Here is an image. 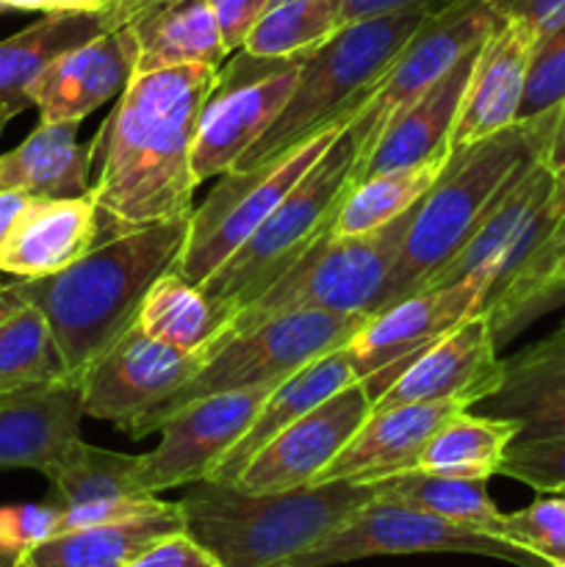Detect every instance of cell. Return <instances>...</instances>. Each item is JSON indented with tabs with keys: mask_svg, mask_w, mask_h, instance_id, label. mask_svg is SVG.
Here are the masks:
<instances>
[{
	"mask_svg": "<svg viewBox=\"0 0 565 567\" xmlns=\"http://www.w3.org/2000/svg\"><path fill=\"white\" fill-rule=\"evenodd\" d=\"M565 100V22L537 39L526 75L524 103L518 120L543 114Z\"/></svg>",
	"mask_w": 565,
	"mask_h": 567,
	"instance_id": "60d3db41",
	"label": "cell"
},
{
	"mask_svg": "<svg viewBox=\"0 0 565 567\" xmlns=\"http://www.w3.org/2000/svg\"><path fill=\"white\" fill-rule=\"evenodd\" d=\"M476 50L463 55L441 81L432 83L413 103L404 105L388 120V125L377 133L366 158L352 172V186L377 172L408 169V166H419L449 153V133L458 120L460 100H463Z\"/></svg>",
	"mask_w": 565,
	"mask_h": 567,
	"instance_id": "d4e9b609",
	"label": "cell"
},
{
	"mask_svg": "<svg viewBox=\"0 0 565 567\" xmlns=\"http://www.w3.org/2000/svg\"><path fill=\"white\" fill-rule=\"evenodd\" d=\"M97 247L92 199H28L0 244V275L37 280L55 275Z\"/></svg>",
	"mask_w": 565,
	"mask_h": 567,
	"instance_id": "484cf974",
	"label": "cell"
},
{
	"mask_svg": "<svg viewBox=\"0 0 565 567\" xmlns=\"http://www.w3.org/2000/svg\"><path fill=\"white\" fill-rule=\"evenodd\" d=\"M515 435H518L515 421L460 410L430 437L415 471L487 482L499 474L504 452Z\"/></svg>",
	"mask_w": 565,
	"mask_h": 567,
	"instance_id": "d6a6232c",
	"label": "cell"
},
{
	"mask_svg": "<svg viewBox=\"0 0 565 567\" xmlns=\"http://www.w3.org/2000/svg\"><path fill=\"white\" fill-rule=\"evenodd\" d=\"M413 208L363 236L332 238L327 230L302 258L294 260L253 302L238 310L230 332L297 310L374 313L377 299L402 249L404 233L413 221Z\"/></svg>",
	"mask_w": 565,
	"mask_h": 567,
	"instance_id": "ba28073f",
	"label": "cell"
},
{
	"mask_svg": "<svg viewBox=\"0 0 565 567\" xmlns=\"http://www.w3.org/2000/svg\"><path fill=\"white\" fill-rule=\"evenodd\" d=\"M83 402L75 382L0 393V468L44 474L81 441Z\"/></svg>",
	"mask_w": 565,
	"mask_h": 567,
	"instance_id": "7402d4cb",
	"label": "cell"
},
{
	"mask_svg": "<svg viewBox=\"0 0 565 567\" xmlns=\"http://www.w3.org/2000/svg\"><path fill=\"white\" fill-rule=\"evenodd\" d=\"M127 567H219L216 559L205 551L199 543H194L186 532L164 537L147 551L138 554Z\"/></svg>",
	"mask_w": 565,
	"mask_h": 567,
	"instance_id": "7bdbcfd3",
	"label": "cell"
},
{
	"mask_svg": "<svg viewBox=\"0 0 565 567\" xmlns=\"http://www.w3.org/2000/svg\"><path fill=\"white\" fill-rule=\"evenodd\" d=\"M22 302H25V299H22L20 282H0V319H6V316H9L11 310L20 308Z\"/></svg>",
	"mask_w": 565,
	"mask_h": 567,
	"instance_id": "681fc988",
	"label": "cell"
},
{
	"mask_svg": "<svg viewBox=\"0 0 565 567\" xmlns=\"http://www.w3.org/2000/svg\"><path fill=\"white\" fill-rule=\"evenodd\" d=\"M446 158L449 153L424 161L419 166H408V169L377 172V175H369L360 183H355L347 192V197H343L336 219H332L330 236H363V233L386 227L388 221L408 214L430 192Z\"/></svg>",
	"mask_w": 565,
	"mask_h": 567,
	"instance_id": "e575fe53",
	"label": "cell"
},
{
	"mask_svg": "<svg viewBox=\"0 0 565 567\" xmlns=\"http://www.w3.org/2000/svg\"><path fill=\"white\" fill-rule=\"evenodd\" d=\"M208 3L214 9L216 22H219L227 50L236 53V50H242L244 39L253 31L255 20L269 0H208Z\"/></svg>",
	"mask_w": 565,
	"mask_h": 567,
	"instance_id": "ee69618b",
	"label": "cell"
},
{
	"mask_svg": "<svg viewBox=\"0 0 565 567\" xmlns=\"http://www.w3.org/2000/svg\"><path fill=\"white\" fill-rule=\"evenodd\" d=\"M502 537L548 565L565 563V496L543 493L530 507L504 515Z\"/></svg>",
	"mask_w": 565,
	"mask_h": 567,
	"instance_id": "f35d334b",
	"label": "cell"
},
{
	"mask_svg": "<svg viewBox=\"0 0 565 567\" xmlns=\"http://www.w3.org/2000/svg\"><path fill=\"white\" fill-rule=\"evenodd\" d=\"M203 363L205 354L177 352L133 324L81 377L83 415L125 430L181 391Z\"/></svg>",
	"mask_w": 565,
	"mask_h": 567,
	"instance_id": "2e32d148",
	"label": "cell"
},
{
	"mask_svg": "<svg viewBox=\"0 0 565 567\" xmlns=\"http://www.w3.org/2000/svg\"><path fill=\"white\" fill-rule=\"evenodd\" d=\"M415 3H438V0H343L341 25L343 22L386 14V11H397V9H404V6H415Z\"/></svg>",
	"mask_w": 565,
	"mask_h": 567,
	"instance_id": "7dc6e473",
	"label": "cell"
},
{
	"mask_svg": "<svg viewBox=\"0 0 565 567\" xmlns=\"http://www.w3.org/2000/svg\"><path fill=\"white\" fill-rule=\"evenodd\" d=\"M136 460L131 454L89 446L83 441L72 443L70 452L53 468L44 471L53 487L50 502L61 509H72L114 498L147 496L136 487Z\"/></svg>",
	"mask_w": 565,
	"mask_h": 567,
	"instance_id": "d590c367",
	"label": "cell"
},
{
	"mask_svg": "<svg viewBox=\"0 0 565 567\" xmlns=\"http://www.w3.org/2000/svg\"><path fill=\"white\" fill-rule=\"evenodd\" d=\"M127 20L53 61L31 92L39 120L81 125L92 111L122 94L136 75V42Z\"/></svg>",
	"mask_w": 565,
	"mask_h": 567,
	"instance_id": "44dd1931",
	"label": "cell"
},
{
	"mask_svg": "<svg viewBox=\"0 0 565 567\" xmlns=\"http://www.w3.org/2000/svg\"><path fill=\"white\" fill-rule=\"evenodd\" d=\"M496 22L499 11L493 0H438L410 42L399 50L363 109L355 114V125L374 144L388 120L441 81L463 55L480 48Z\"/></svg>",
	"mask_w": 565,
	"mask_h": 567,
	"instance_id": "5bb4252c",
	"label": "cell"
},
{
	"mask_svg": "<svg viewBox=\"0 0 565 567\" xmlns=\"http://www.w3.org/2000/svg\"><path fill=\"white\" fill-rule=\"evenodd\" d=\"M491 282L469 277L458 286L419 291L366 319L347 343L355 374L371 402L388 391L408 365H413L432 343L485 308Z\"/></svg>",
	"mask_w": 565,
	"mask_h": 567,
	"instance_id": "7c38bea8",
	"label": "cell"
},
{
	"mask_svg": "<svg viewBox=\"0 0 565 567\" xmlns=\"http://www.w3.org/2000/svg\"><path fill=\"white\" fill-rule=\"evenodd\" d=\"M17 559H20V557H14V554H9V551H3V548H0V567H14Z\"/></svg>",
	"mask_w": 565,
	"mask_h": 567,
	"instance_id": "f5cc1de1",
	"label": "cell"
},
{
	"mask_svg": "<svg viewBox=\"0 0 565 567\" xmlns=\"http://www.w3.org/2000/svg\"><path fill=\"white\" fill-rule=\"evenodd\" d=\"M61 380L64 369L48 319L31 302H22L6 319H0V393Z\"/></svg>",
	"mask_w": 565,
	"mask_h": 567,
	"instance_id": "74e56055",
	"label": "cell"
},
{
	"mask_svg": "<svg viewBox=\"0 0 565 567\" xmlns=\"http://www.w3.org/2000/svg\"><path fill=\"white\" fill-rule=\"evenodd\" d=\"M61 507L44 504H11L0 507V548L14 557H25L44 540L59 535Z\"/></svg>",
	"mask_w": 565,
	"mask_h": 567,
	"instance_id": "b9f144b4",
	"label": "cell"
},
{
	"mask_svg": "<svg viewBox=\"0 0 565 567\" xmlns=\"http://www.w3.org/2000/svg\"><path fill=\"white\" fill-rule=\"evenodd\" d=\"M537 33L513 17H499L476 50L449 150H463L518 122Z\"/></svg>",
	"mask_w": 565,
	"mask_h": 567,
	"instance_id": "d6986e66",
	"label": "cell"
},
{
	"mask_svg": "<svg viewBox=\"0 0 565 567\" xmlns=\"http://www.w3.org/2000/svg\"><path fill=\"white\" fill-rule=\"evenodd\" d=\"M25 194L20 192H9V188H0V244H3V238L9 236L11 225L17 221V216L22 214V208L28 205Z\"/></svg>",
	"mask_w": 565,
	"mask_h": 567,
	"instance_id": "c3c4849f",
	"label": "cell"
},
{
	"mask_svg": "<svg viewBox=\"0 0 565 567\" xmlns=\"http://www.w3.org/2000/svg\"><path fill=\"white\" fill-rule=\"evenodd\" d=\"M460 410L469 408L458 402H415L371 410L347 446L316 474L310 485H325V482L369 485L402 471H413L430 437Z\"/></svg>",
	"mask_w": 565,
	"mask_h": 567,
	"instance_id": "ffe728a7",
	"label": "cell"
},
{
	"mask_svg": "<svg viewBox=\"0 0 565 567\" xmlns=\"http://www.w3.org/2000/svg\"><path fill=\"white\" fill-rule=\"evenodd\" d=\"M369 313H327V310H297L282 313L269 321L230 332L203 369L186 382L177 393L144 413L125 430L133 441L147 432H155L170 415L188 408L205 396L227 391H247V388L277 385L294 371L308 365L321 354L341 349L352 341L355 332L366 324Z\"/></svg>",
	"mask_w": 565,
	"mask_h": 567,
	"instance_id": "52a82bcc",
	"label": "cell"
},
{
	"mask_svg": "<svg viewBox=\"0 0 565 567\" xmlns=\"http://www.w3.org/2000/svg\"><path fill=\"white\" fill-rule=\"evenodd\" d=\"M499 17H513L530 25L537 39L565 22V0H493Z\"/></svg>",
	"mask_w": 565,
	"mask_h": 567,
	"instance_id": "f6af8a7d",
	"label": "cell"
},
{
	"mask_svg": "<svg viewBox=\"0 0 565 567\" xmlns=\"http://www.w3.org/2000/svg\"><path fill=\"white\" fill-rule=\"evenodd\" d=\"M92 150L78 144V122H42L0 155V188L33 199H78L89 194Z\"/></svg>",
	"mask_w": 565,
	"mask_h": 567,
	"instance_id": "f1b7e54d",
	"label": "cell"
},
{
	"mask_svg": "<svg viewBox=\"0 0 565 567\" xmlns=\"http://www.w3.org/2000/svg\"><path fill=\"white\" fill-rule=\"evenodd\" d=\"M543 158H546V166L552 169L554 183H557V197L565 203V100L559 103L557 125H554V133L548 138V147Z\"/></svg>",
	"mask_w": 565,
	"mask_h": 567,
	"instance_id": "bcb514c9",
	"label": "cell"
},
{
	"mask_svg": "<svg viewBox=\"0 0 565 567\" xmlns=\"http://www.w3.org/2000/svg\"><path fill=\"white\" fill-rule=\"evenodd\" d=\"M343 0H269L242 50L260 59H288L316 48L341 28Z\"/></svg>",
	"mask_w": 565,
	"mask_h": 567,
	"instance_id": "8d00e7d4",
	"label": "cell"
},
{
	"mask_svg": "<svg viewBox=\"0 0 565 567\" xmlns=\"http://www.w3.org/2000/svg\"><path fill=\"white\" fill-rule=\"evenodd\" d=\"M563 214L565 205L557 199L552 169L546 166V158H537L530 169L510 183L469 244L427 282L424 291L458 286L469 277H482L491 282L487 291L491 297L521 269V264L548 236Z\"/></svg>",
	"mask_w": 565,
	"mask_h": 567,
	"instance_id": "4fadbf2b",
	"label": "cell"
},
{
	"mask_svg": "<svg viewBox=\"0 0 565 567\" xmlns=\"http://www.w3.org/2000/svg\"><path fill=\"white\" fill-rule=\"evenodd\" d=\"M369 485L380 502L402 504V507L421 509L452 524L502 537L504 513H499L493 498L487 496L485 480H458V476L424 474L413 468L369 482Z\"/></svg>",
	"mask_w": 565,
	"mask_h": 567,
	"instance_id": "1f68e13d",
	"label": "cell"
},
{
	"mask_svg": "<svg viewBox=\"0 0 565 567\" xmlns=\"http://www.w3.org/2000/svg\"><path fill=\"white\" fill-rule=\"evenodd\" d=\"M352 120H341L325 127L316 136L282 153L280 158L266 161L253 169H230L219 177L214 192L192 210L188 238L175 264V275L203 286L244 241L255 227L286 199V194L308 175L310 166L327 153L338 133Z\"/></svg>",
	"mask_w": 565,
	"mask_h": 567,
	"instance_id": "9c48e42d",
	"label": "cell"
},
{
	"mask_svg": "<svg viewBox=\"0 0 565 567\" xmlns=\"http://www.w3.org/2000/svg\"><path fill=\"white\" fill-rule=\"evenodd\" d=\"M14 116H17V111H14V109H9V105L0 103V136H3V127L9 125V122L14 120Z\"/></svg>",
	"mask_w": 565,
	"mask_h": 567,
	"instance_id": "816d5d0a",
	"label": "cell"
},
{
	"mask_svg": "<svg viewBox=\"0 0 565 567\" xmlns=\"http://www.w3.org/2000/svg\"><path fill=\"white\" fill-rule=\"evenodd\" d=\"M565 293V214L548 236L532 249L521 269L499 291L485 299V313L491 316L496 341L510 338L521 324L535 319L543 308Z\"/></svg>",
	"mask_w": 565,
	"mask_h": 567,
	"instance_id": "836d02e7",
	"label": "cell"
},
{
	"mask_svg": "<svg viewBox=\"0 0 565 567\" xmlns=\"http://www.w3.org/2000/svg\"><path fill=\"white\" fill-rule=\"evenodd\" d=\"M435 3H415L386 14L343 22L332 37L305 50L291 97L269 131L238 158L233 169H253L280 158L305 138L341 120H352L399 50L410 42Z\"/></svg>",
	"mask_w": 565,
	"mask_h": 567,
	"instance_id": "5b68a950",
	"label": "cell"
},
{
	"mask_svg": "<svg viewBox=\"0 0 565 567\" xmlns=\"http://www.w3.org/2000/svg\"><path fill=\"white\" fill-rule=\"evenodd\" d=\"M352 382L360 380L358 374H355V365L352 360H349L347 347L332 349V352L321 354V358L310 360L308 365L294 371L291 377H286V380L264 399L260 410L255 413L253 424H249L247 432L227 449V454L216 463V468L210 471V476L205 482L233 485V482L238 480V474L249 465V460H253L271 437L280 435V432L286 430L288 424H294L299 415L310 413V410L319 408L321 402L336 396L338 391H343V388L352 385Z\"/></svg>",
	"mask_w": 565,
	"mask_h": 567,
	"instance_id": "4316f807",
	"label": "cell"
},
{
	"mask_svg": "<svg viewBox=\"0 0 565 567\" xmlns=\"http://www.w3.org/2000/svg\"><path fill=\"white\" fill-rule=\"evenodd\" d=\"M138 72L222 66L230 55L208 0H138L127 20Z\"/></svg>",
	"mask_w": 565,
	"mask_h": 567,
	"instance_id": "83f0119b",
	"label": "cell"
},
{
	"mask_svg": "<svg viewBox=\"0 0 565 567\" xmlns=\"http://www.w3.org/2000/svg\"><path fill=\"white\" fill-rule=\"evenodd\" d=\"M236 313L214 302L194 282L166 271L144 299L136 324L155 341L170 343L183 354H208L230 336Z\"/></svg>",
	"mask_w": 565,
	"mask_h": 567,
	"instance_id": "4dcf8cb0",
	"label": "cell"
},
{
	"mask_svg": "<svg viewBox=\"0 0 565 567\" xmlns=\"http://www.w3.org/2000/svg\"><path fill=\"white\" fill-rule=\"evenodd\" d=\"M55 11V0H0V11Z\"/></svg>",
	"mask_w": 565,
	"mask_h": 567,
	"instance_id": "f907efd6",
	"label": "cell"
},
{
	"mask_svg": "<svg viewBox=\"0 0 565 567\" xmlns=\"http://www.w3.org/2000/svg\"><path fill=\"white\" fill-rule=\"evenodd\" d=\"M236 59L216 72L214 89L199 111L192 169L197 186L208 177H222L244 153L264 136L280 116L297 83L302 53L288 59H260L236 50Z\"/></svg>",
	"mask_w": 565,
	"mask_h": 567,
	"instance_id": "30bf717a",
	"label": "cell"
},
{
	"mask_svg": "<svg viewBox=\"0 0 565 567\" xmlns=\"http://www.w3.org/2000/svg\"><path fill=\"white\" fill-rule=\"evenodd\" d=\"M374 502L371 485L325 482L280 493L197 482L181 498L186 535L219 567H282Z\"/></svg>",
	"mask_w": 565,
	"mask_h": 567,
	"instance_id": "277c9868",
	"label": "cell"
},
{
	"mask_svg": "<svg viewBox=\"0 0 565 567\" xmlns=\"http://www.w3.org/2000/svg\"><path fill=\"white\" fill-rule=\"evenodd\" d=\"M557 116L559 105H554L469 147L449 150L441 175L415 203L413 221L374 313L424 291L427 282L469 244L510 183L546 155Z\"/></svg>",
	"mask_w": 565,
	"mask_h": 567,
	"instance_id": "3957f363",
	"label": "cell"
},
{
	"mask_svg": "<svg viewBox=\"0 0 565 567\" xmlns=\"http://www.w3.org/2000/svg\"><path fill=\"white\" fill-rule=\"evenodd\" d=\"M552 567H565V563H554Z\"/></svg>",
	"mask_w": 565,
	"mask_h": 567,
	"instance_id": "11a10c76",
	"label": "cell"
},
{
	"mask_svg": "<svg viewBox=\"0 0 565 567\" xmlns=\"http://www.w3.org/2000/svg\"><path fill=\"white\" fill-rule=\"evenodd\" d=\"M14 567H37V565H33L31 559H28V554H25V557H20V559H17V565H14Z\"/></svg>",
	"mask_w": 565,
	"mask_h": 567,
	"instance_id": "db71d44e",
	"label": "cell"
},
{
	"mask_svg": "<svg viewBox=\"0 0 565 567\" xmlns=\"http://www.w3.org/2000/svg\"><path fill=\"white\" fill-rule=\"evenodd\" d=\"M277 385L216 393L170 415L158 426V446L136 460L138 491L158 496L164 491L192 487L208 480L216 463L247 432L264 399Z\"/></svg>",
	"mask_w": 565,
	"mask_h": 567,
	"instance_id": "9a60e30c",
	"label": "cell"
},
{
	"mask_svg": "<svg viewBox=\"0 0 565 567\" xmlns=\"http://www.w3.org/2000/svg\"><path fill=\"white\" fill-rule=\"evenodd\" d=\"M402 554H476L518 567H552L526 548L393 502H369L341 529L282 567H336Z\"/></svg>",
	"mask_w": 565,
	"mask_h": 567,
	"instance_id": "8fae6325",
	"label": "cell"
},
{
	"mask_svg": "<svg viewBox=\"0 0 565 567\" xmlns=\"http://www.w3.org/2000/svg\"><path fill=\"white\" fill-rule=\"evenodd\" d=\"M559 496H565V491H563V493H559Z\"/></svg>",
	"mask_w": 565,
	"mask_h": 567,
	"instance_id": "9f6ffc18",
	"label": "cell"
},
{
	"mask_svg": "<svg viewBox=\"0 0 565 567\" xmlns=\"http://www.w3.org/2000/svg\"><path fill=\"white\" fill-rule=\"evenodd\" d=\"M371 404L363 382H352L271 437L233 485L247 493H280L310 485L369 419Z\"/></svg>",
	"mask_w": 565,
	"mask_h": 567,
	"instance_id": "e0dca14e",
	"label": "cell"
},
{
	"mask_svg": "<svg viewBox=\"0 0 565 567\" xmlns=\"http://www.w3.org/2000/svg\"><path fill=\"white\" fill-rule=\"evenodd\" d=\"M138 0H116L100 11H44L33 25L0 42V103L22 114L33 109L39 78L70 50L103 37L127 20Z\"/></svg>",
	"mask_w": 565,
	"mask_h": 567,
	"instance_id": "cb8c5ba5",
	"label": "cell"
},
{
	"mask_svg": "<svg viewBox=\"0 0 565 567\" xmlns=\"http://www.w3.org/2000/svg\"><path fill=\"white\" fill-rule=\"evenodd\" d=\"M496 349L491 316L482 310L432 343L388 385L371 410L415 402H458L471 410L502 382V358Z\"/></svg>",
	"mask_w": 565,
	"mask_h": 567,
	"instance_id": "ac0fdd59",
	"label": "cell"
},
{
	"mask_svg": "<svg viewBox=\"0 0 565 567\" xmlns=\"http://www.w3.org/2000/svg\"><path fill=\"white\" fill-rule=\"evenodd\" d=\"M369 147V136L355 125L352 116L308 175L199 288L233 313L253 302L330 230L343 197L352 188V172Z\"/></svg>",
	"mask_w": 565,
	"mask_h": 567,
	"instance_id": "8992f818",
	"label": "cell"
},
{
	"mask_svg": "<svg viewBox=\"0 0 565 567\" xmlns=\"http://www.w3.org/2000/svg\"><path fill=\"white\" fill-rule=\"evenodd\" d=\"M188 219L158 221L109 238L55 275L14 277L22 299L48 319L66 382L81 385L89 365L136 324L150 288L181 258Z\"/></svg>",
	"mask_w": 565,
	"mask_h": 567,
	"instance_id": "7a4b0ae2",
	"label": "cell"
},
{
	"mask_svg": "<svg viewBox=\"0 0 565 567\" xmlns=\"http://www.w3.org/2000/svg\"><path fill=\"white\" fill-rule=\"evenodd\" d=\"M476 413L518 424L515 437L563 435L565 432V321L502 360V382Z\"/></svg>",
	"mask_w": 565,
	"mask_h": 567,
	"instance_id": "603a6c76",
	"label": "cell"
},
{
	"mask_svg": "<svg viewBox=\"0 0 565 567\" xmlns=\"http://www.w3.org/2000/svg\"><path fill=\"white\" fill-rule=\"evenodd\" d=\"M219 66L194 64L138 72L89 144L97 177L89 199L97 244L194 210L192 150L199 111Z\"/></svg>",
	"mask_w": 565,
	"mask_h": 567,
	"instance_id": "6da1fadb",
	"label": "cell"
},
{
	"mask_svg": "<svg viewBox=\"0 0 565 567\" xmlns=\"http://www.w3.org/2000/svg\"><path fill=\"white\" fill-rule=\"evenodd\" d=\"M499 474L537 493L565 491V432L543 437H513Z\"/></svg>",
	"mask_w": 565,
	"mask_h": 567,
	"instance_id": "ab89813d",
	"label": "cell"
},
{
	"mask_svg": "<svg viewBox=\"0 0 565 567\" xmlns=\"http://www.w3.org/2000/svg\"><path fill=\"white\" fill-rule=\"evenodd\" d=\"M186 532L181 502H164L153 513L89 529L61 532L28 554L37 567H127L164 537Z\"/></svg>",
	"mask_w": 565,
	"mask_h": 567,
	"instance_id": "f546056e",
	"label": "cell"
}]
</instances>
